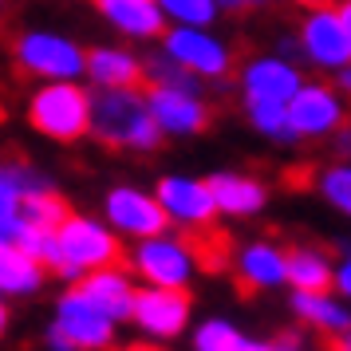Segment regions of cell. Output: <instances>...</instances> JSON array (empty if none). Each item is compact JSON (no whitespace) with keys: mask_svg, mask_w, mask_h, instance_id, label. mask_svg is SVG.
I'll return each mask as SVG.
<instances>
[{"mask_svg":"<svg viewBox=\"0 0 351 351\" xmlns=\"http://www.w3.org/2000/svg\"><path fill=\"white\" fill-rule=\"evenodd\" d=\"M51 253L44 261L48 276H60L64 285H75L80 276L95 269L123 265V241L114 237L103 217L91 213H67L64 221L51 229Z\"/></svg>","mask_w":351,"mask_h":351,"instance_id":"1","label":"cell"},{"mask_svg":"<svg viewBox=\"0 0 351 351\" xmlns=\"http://www.w3.org/2000/svg\"><path fill=\"white\" fill-rule=\"evenodd\" d=\"M87 134L103 143L107 150H134L150 154L158 150L162 134L150 119L143 87H123V91H91V123Z\"/></svg>","mask_w":351,"mask_h":351,"instance_id":"2","label":"cell"},{"mask_svg":"<svg viewBox=\"0 0 351 351\" xmlns=\"http://www.w3.org/2000/svg\"><path fill=\"white\" fill-rule=\"evenodd\" d=\"M114 335L119 324L99 312L75 285H64V292L51 300V319L44 328L48 351H111Z\"/></svg>","mask_w":351,"mask_h":351,"instance_id":"3","label":"cell"},{"mask_svg":"<svg viewBox=\"0 0 351 351\" xmlns=\"http://www.w3.org/2000/svg\"><path fill=\"white\" fill-rule=\"evenodd\" d=\"M127 272L146 288H178L190 292L193 276L202 272V256L190 237H182L174 229H166L158 237L134 241L127 253Z\"/></svg>","mask_w":351,"mask_h":351,"instance_id":"4","label":"cell"},{"mask_svg":"<svg viewBox=\"0 0 351 351\" xmlns=\"http://www.w3.org/2000/svg\"><path fill=\"white\" fill-rule=\"evenodd\" d=\"M28 123L51 143H80L91 123V91L83 83H40L28 99Z\"/></svg>","mask_w":351,"mask_h":351,"instance_id":"5","label":"cell"},{"mask_svg":"<svg viewBox=\"0 0 351 351\" xmlns=\"http://www.w3.org/2000/svg\"><path fill=\"white\" fill-rule=\"evenodd\" d=\"M16 67L32 80L44 83H80L83 80V60L87 51L64 32H51V28H32L12 44Z\"/></svg>","mask_w":351,"mask_h":351,"instance_id":"6","label":"cell"},{"mask_svg":"<svg viewBox=\"0 0 351 351\" xmlns=\"http://www.w3.org/2000/svg\"><path fill=\"white\" fill-rule=\"evenodd\" d=\"M193 319V296L178 292V288H146L138 285L134 292V308H130V328L143 335V343L166 348L190 332Z\"/></svg>","mask_w":351,"mask_h":351,"instance_id":"7","label":"cell"},{"mask_svg":"<svg viewBox=\"0 0 351 351\" xmlns=\"http://www.w3.org/2000/svg\"><path fill=\"white\" fill-rule=\"evenodd\" d=\"M103 221L119 241H146L166 233V213L154 202V193L143 190V186H130V182H119L103 193Z\"/></svg>","mask_w":351,"mask_h":351,"instance_id":"8","label":"cell"},{"mask_svg":"<svg viewBox=\"0 0 351 351\" xmlns=\"http://www.w3.org/2000/svg\"><path fill=\"white\" fill-rule=\"evenodd\" d=\"M154 202L166 213V225L174 233H202L217 221V209H213V197H209L206 178L193 174H162L158 186H154Z\"/></svg>","mask_w":351,"mask_h":351,"instance_id":"9","label":"cell"},{"mask_svg":"<svg viewBox=\"0 0 351 351\" xmlns=\"http://www.w3.org/2000/svg\"><path fill=\"white\" fill-rule=\"evenodd\" d=\"M162 51L174 60L178 67H186L197 80H225L233 71V48L221 36H213L209 28H166L162 32Z\"/></svg>","mask_w":351,"mask_h":351,"instance_id":"10","label":"cell"},{"mask_svg":"<svg viewBox=\"0 0 351 351\" xmlns=\"http://www.w3.org/2000/svg\"><path fill=\"white\" fill-rule=\"evenodd\" d=\"M288 111V127L292 138H332L335 130L348 123V107L343 95L335 91L332 83H300V91L285 103Z\"/></svg>","mask_w":351,"mask_h":351,"instance_id":"11","label":"cell"},{"mask_svg":"<svg viewBox=\"0 0 351 351\" xmlns=\"http://www.w3.org/2000/svg\"><path fill=\"white\" fill-rule=\"evenodd\" d=\"M146 107L162 138H193L213 123L206 95L193 91H174V87H146Z\"/></svg>","mask_w":351,"mask_h":351,"instance_id":"12","label":"cell"},{"mask_svg":"<svg viewBox=\"0 0 351 351\" xmlns=\"http://www.w3.org/2000/svg\"><path fill=\"white\" fill-rule=\"evenodd\" d=\"M296 48H300V56L308 64L324 67V71H339V67L351 64V40L343 32V24H339L332 4H319V8H312L304 16Z\"/></svg>","mask_w":351,"mask_h":351,"instance_id":"13","label":"cell"},{"mask_svg":"<svg viewBox=\"0 0 351 351\" xmlns=\"http://www.w3.org/2000/svg\"><path fill=\"white\" fill-rule=\"evenodd\" d=\"M209 197H213V209L217 217H233V221H249V217H261L269 209V186L256 174H245V170H217V174L206 178Z\"/></svg>","mask_w":351,"mask_h":351,"instance_id":"14","label":"cell"},{"mask_svg":"<svg viewBox=\"0 0 351 351\" xmlns=\"http://www.w3.org/2000/svg\"><path fill=\"white\" fill-rule=\"evenodd\" d=\"M300 67L285 56H256L241 67V95L245 103H288L300 91Z\"/></svg>","mask_w":351,"mask_h":351,"instance_id":"15","label":"cell"},{"mask_svg":"<svg viewBox=\"0 0 351 351\" xmlns=\"http://www.w3.org/2000/svg\"><path fill=\"white\" fill-rule=\"evenodd\" d=\"M285 256L288 249L280 241L269 237H253L237 245L233 253V276L245 292H276L285 288Z\"/></svg>","mask_w":351,"mask_h":351,"instance_id":"16","label":"cell"},{"mask_svg":"<svg viewBox=\"0 0 351 351\" xmlns=\"http://www.w3.org/2000/svg\"><path fill=\"white\" fill-rule=\"evenodd\" d=\"M75 288L95 304L99 312H107V316L123 328L130 319V308H134L138 280L127 272V265H111V269H95V272H87V276H80Z\"/></svg>","mask_w":351,"mask_h":351,"instance_id":"17","label":"cell"},{"mask_svg":"<svg viewBox=\"0 0 351 351\" xmlns=\"http://www.w3.org/2000/svg\"><path fill=\"white\" fill-rule=\"evenodd\" d=\"M48 178L28 162H0V245H20L24 237V217H20V202L24 193L44 186Z\"/></svg>","mask_w":351,"mask_h":351,"instance_id":"18","label":"cell"},{"mask_svg":"<svg viewBox=\"0 0 351 351\" xmlns=\"http://www.w3.org/2000/svg\"><path fill=\"white\" fill-rule=\"evenodd\" d=\"M288 308L308 332L324 339H339L351 332V304H343L332 288L328 292H288Z\"/></svg>","mask_w":351,"mask_h":351,"instance_id":"19","label":"cell"},{"mask_svg":"<svg viewBox=\"0 0 351 351\" xmlns=\"http://www.w3.org/2000/svg\"><path fill=\"white\" fill-rule=\"evenodd\" d=\"M83 75L95 83V91H123L143 83V60L130 48H95L83 60Z\"/></svg>","mask_w":351,"mask_h":351,"instance_id":"20","label":"cell"},{"mask_svg":"<svg viewBox=\"0 0 351 351\" xmlns=\"http://www.w3.org/2000/svg\"><path fill=\"white\" fill-rule=\"evenodd\" d=\"M48 280L51 276L36 256H28L16 245H0V300H32L44 292Z\"/></svg>","mask_w":351,"mask_h":351,"instance_id":"21","label":"cell"},{"mask_svg":"<svg viewBox=\"0 0 351 351\" xmlns=\"http://www.w3.org/2000/svg\"><path fill=\"white\" fill-rule=\"evenodd\" d=\"M95 8L111 28L130 40H158L166 32V20L154 0H95Z\"/></svg>","mask_w":351,"mask_h":351,"instance_id":"22","label":"cell"},{"mask_svg":"<svg viewBox=\"0 0 351 351\" xmlns=\"http://www.w3.org/2000/svg\"><path fill=\"white\" fill-rule=\"evenodd\" d=\"M335 272V256L319 245H292L285 256V285L292 292H328Z\"/></svg>","mask_w":351,"mask_h":351,"instance_id":"23","label":"cell"},{"mask_svg":"<svg viewBox=\"0 0 351 351\" xmlns=\"http://www.w3.org/2000/svg\"><path fill=\"white\" fill-rule=\"evenodd\" d=\"M261 339L245 332L229 316H206L190 328V351H256Z\"/></svg>","mask_w":351,"mask_h":351,"instance_id":"24","label":"cell"},{"mask_svg":"<svg viewBox=\"0 0 351 351\" xmlns=\"http://www.w3.org/2000/svg\"><path fill=\"white\" fill-rule=\"evenodd\" d=\"M67 213H71V209H67L64 193L51 186V178L44 182V186L28 190V193H24V202H20V217L32 225V229H56Z\"/></svg>","mask_w":351,"mask_h":351,"instance_id":"25","label":"cell"},{"mask_svg":"<svg viewBox=\"0 0 351 351\" xmlns=\"http://www.w3.org/2000/svg\"><path fill=\"white\" fill-rule=\"evenodd\" d=\"M316 193L328 206L351 221V158H339L316 174Z\"/></svg>","mask_w":351,"mask_h":351,"instance_id":"26","label":"cell"},{"mask_svg":"<svg viewBox=\"0 0 351 351\" xmlns=\"http://www.w3.org/2000/svg\"><path fill=\"white\" fill-rule=\"evenodd\" d=\"M143 80H146V87H174V91H193V95H202V80L190 75L186 67H178L166 51L143 60Z\"/></svg>","mask_w":351,"mask_h":351,"instance_id":"27","label":"cell"},{"mask_svg":"<svg viewBox=\"0 0 351 351\" xmlns=\"http://www.w3.org/2000/svg\"><path fill=\"white\" fill-rule=\"evenodd\" d=\"M245 119L253 123L256 134H265L269 143H296L292 127H288L285 103H245Z\"/></svg>","mask_w":351,"mask_h":351,"instance_id":"28","label":"cell"},{"mask_svg":"<svg viewBox=\"0 0 351 351\" xmlns=\"http://www.w3.org/2000/svg\"><path fill=\"white\" fill-rule=\"evenodd\" d=\"M162 20H174L178 28H209L217 20L213 0H154Z\"/></svg>","mask_w":351,"mask_h":351,"instance_id":"29","label":"cell"},{"mask_svg":"<svg viewBox=\"0 0 351 351\" xmlns=\"http://www.w3.org/2000/svg\"><path fill=\"white\" fill-rule=\"evenodd\" d=\"M332 292L343 304H351V249L343 256H335V272H332Z\"/></svg>","mask_w":351,"mask_h":351,"instance_id":"30","label":"cell"},{"mask_svg":"<svg viewBox=\"0 0 351 351\" xmlns=\"http://www.w3.org/2000/svg\"><path fill=\"white\" fill-rule=\"evenodd\" d=\"M332 146H335L339 158H351V123H343V127L332 134Z\"/></svg>","mask_w":351,"mask_h":351,"instance_id":"31","label":"cell"},{"mask_svg":"<svg viewBox=\"0 0 351 351\" xmlns=\"http://www.w3.org/2000/svg\"><path fill=\"white\" fill-rule=\"evenodd\" d=\"M213 8H217V16L221 12H233L237 16V12H249L253 8V0H213Z\"/></svg>","mask_w":351,"mask_h":351,"instance_id":"32","label":"cell"},{"mask_svg":"<svg viewBox=\"0 0 351 351\" xmlns=\"http://www.w3.org/2000/svg\"><path fill=\"white\" fill-rule=\"evenodd\" d=\"M269 351H308L300 343V335H280L276 343H269Z\"/></svg>","mask_w":351,"mask_h":351,"instance_id":"33","label":"cell"},{"mask_svg":"<svg viewBox=\"0 0 351 351\" xmlns=\"http://www.w3.org/2000/svg\"><path fill=\"white\" fill-rule=\"evenodd\" d=\"M335 91H339V95H348V99H351V64H348V67H339V71H335Z\"/></svg>","mask_w":351,"mask_h":351,"instance_id":"34","label":"cell"},{"mask_svg":"<svg viewBox=\"0 0 351 351\" xmlns=\"http://www.w3.org/2000/svg\"><path fill=\"white\" fill-rule=\"evenodd\" d=\"M8 328H12V304L0 300V339L8 335Z\"/></svg>","mask_w":351,"mask_h":351,"instance_id":"35","label":"cell"},{"mask_svg":"<svg viewBox=\"0 0 351 351\" xmlns=\"http://www.w3.org/2000/svg\"><path fill=\"white\" fill-rule=\"evenodd\" d=\"M335 16H339V24H343V32H348V40H351V0H343V4L335 8Z\"/></svg>","mask_w":351,"mask_h":351,"instance_id":"36","label":"cell"},{"mask_svg":"<svg viewBox=\"0 0 351 351\" xmlns=\"http://www.w3.org/2000/svg\"><path fill=\"white\" fill-rule=\"evenodd\" d=\"M114 351H162L154 343H127V348H114Z\"/></svg>","mask_w":351,"mask_h":351,"instance_id":"37","label":"cell"},{"mask_svg":"<svg viewBox=\"0 0 351 351\" xmlns=\"http://www.w3.org/2000/svg\"><path fill=\"white\" fill-rule=\"evenodd\" d=\"M332 343H335V351H351V332L339 335V339H332Z\"/></svg>","mask_w":351,"mask_h":351,"instance_id":"38","label":"cell"},{"mask_svg":"<svg viewBox=\"0 0 351 351\" xmlns=\"http://www.w3.org/2000/svg\"><path fill=\"white\" fill-rule=\"evenodd\" d=\"M304 8H319V4H328V0H300Z\"/></svg>","mask_w":351,"mask_h":351,"instance_id":"39","label":"cell"},{"mask_svg":"<svg viewBox=\"0 0 351 351\" xmlns=\"http://www.w3.org/2000/svg\"><path fill=\"white\" fill-rule=\"evenodd\" d=\"M256 351H269V343H265V339H261V348H256Z\"/></svg>","mask_w":351,"mask_h":351,"instance_id":"40","label":"cell"}]
</instances>
